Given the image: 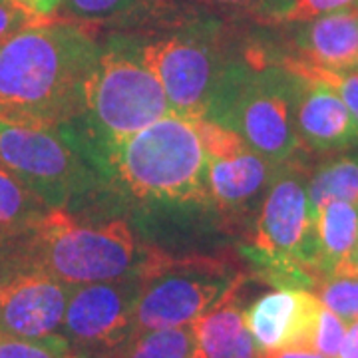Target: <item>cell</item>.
I'll return each instance as SVG.
<instances>
[{"label":"cell","instance_id":"15","mask_svg":"<svg viewBox=\"0 0 358 358\" xmlns=\"http://www.w3.org/2000/svg\"><path fill=\"white\" fill-rule=\"evenodd\" d=\"M299 24L293 36L299 58L331 70L358 68L357 6H346Z\"/></svg>","mask_w":358,"mask_h":358},{"label":"cell","instance_id":"34","mask_svg":"<svg viewBox=\"0 0 358 358\" xmlns=\"http://www.w3.org/2000/svg\"><path fill=\"white\" fill-rule=\"evenodd\" d=\"M0 2H8V0H0Z\"/></svg>","mask_w":358,"mask_h":358},{"label":"cell","instance_id":"12","mask_svg":"<svg viewBox=\"0 0 358 358\" xmlns=\"http://www.w3.org/2000/svg\"><path fill=\"white\" fill-rule=\"evenodd\" d=\"M72 287L48 273L13 263L0 275V334L42 338L62 329Z\"/></svg>","mask_w":358,"mask_h":358},{"label":"cell","instance_id":"30","mask_svg":"<svg viewBox=\"0 0 358 358\" xmlns=\"http://www.w3.org/2000/svg\"><path fill=\"white\" fill-rule=\"evenodd\" d=\"M16 2L24 4L26 8H30L32 13L40 14V16H52L62 0H16Z\"/></svg>","mask_w":358,"mask_h":358},{"label":"cell","instance_id":"33","mask_svg":"<svg viewBox=\"0 0 358 358\" xmlns=\"http://www.w3.org/2000/svg\"><path fill=\"white\" fill-rule=\"evenodd\" d=\"M355 6H357V8H358V0H357V2H355Z\"/></svg>","mask_w":358,"mask_h":358},{"label":"cell","instance_id":"16","mask_svg":"<svg viewBox=\"0 0 358 358\" xmlns=\"http://www.w3.org/2000/svg\"><path fill=\"white\" fill-rule=\"evenodd\" d=\"M192 358H259L243 310L233 296L192 322Z\"/></svg>","mask_w":358,"mask_h":358},{"label":"cell","instance_id":"31","mask_svg":"<svg viewBox=\"0 0 358 358\" xmlns=\"http://www.w3.org/2000/svg\"><path fill=\"white\" fill-rule=\"evenodd\" d=\"M259 358H324L317 350H308V348H293V350H281V352H267V355H259Z\"/></svg>","mask_w":358,"mask_h":358},{"label":"cell","instance_id":"28","mask_svg":"<svg viewBox=\"0 0 358 358\" xmlns=\"http://www.w3.org/2000/svg\"><path fill=\"white\" fill-rule=\"evenodd\" d=\"M352 2H357V0H293V6L285 14L282 22H294V24L307 22L313 18H319L322 14L346 8Z\"/></svg>","mask_w":358,"mask_h":358},{"label":"cell","instance_id":"19","mask_svg":"<svg viewBox=\"0 0 358 358\" xmlns=\"http://www.w3.org/2000/svg\"><path fill=\"white\" fill-rule=\"evenodd\" d=\"M346 201L358 207V154L324 162L308 179V203L313 217L322 205Z\"/></svg>","mask_w":358,"mask_h":358},{"label":"cell","instance_id":"26","mask_svg":"<svg viewBox=\"0 0 358 358\" xmlns=\"http://www.w3.org/2000/svg\"><path fill=\"white\" fill-rule=\"evenodd\" d=\"M346 331H348V322L322 305L313 334V350H317L324 358H338Z\"/></svg>","mask_w":358,"mask_h":358},{"label":"cell","instance_id":"29","mask_svg":"<svg viewBox=\"0 0 358 358\" xmlns=\"http://www.w3.org/2000/svg\"><path fill=\"white\" fill-rule=\"evenodd\" d=\"M338 358H358V319L348 324L345 343L338 352Z\"/></svg>","mask_w":358,"mask_h":358},{"label":"cell","instance_id":"9","mask_svg":"<svg viewBox=\"0 0 358 358\" xmlns=\"http://www.w3.org/2000/svg\"><path fill=\"white\" fill-rule=\"evenodd\" d=\"M245 275L215 257L171 259L157 251L143 271L134 334L192 324L235 296Z\"/></svg>","mask_w":358,"mask_h":358},{"label":"cell","instance_id":"6","mask_svg":"<svg viewBox=\"0 0 358 358\" xmlns=\"http://www.w3.org/2000/svg\"><path fill=\"white\" fill-rule=\"evenodd\" d=\"M145 68L157 78L171 114L201 120L225 68L227 54L223 26L193 10L178 24L154 32H126Z\"/></svg>","mask_w":358,"mask_h":358},{"label":"cell","instance_id":"3","mask_svg":"<svg viewBox=\"0 0 358 358\" xmlns=\"http://www.w3.org/2000/svg\"><path fill=\"white\" fill-rule=\"evenodd\" d=\"M13 243L20 245L16 265L40 268L72 289L143 271L157 255L124 219L88 223L66 209H50Z\"/></svg>","mask_w":358,"mask_h":358},{"label":"cell","instance_id":"25","mask_svg":"<svg viewBox=\"0 0 358 358\" xmlns=\"http://www.w3.org/2000/svg\"><path fill=\"white\" fill-rule=\"evenodd\" d=\"M207 8L257 22H282L293 0H195Z\"/></svg>","mask_w":358,"mask_h":358},{"label":"cell","instance_id":"32","mask_svg":"<svg viewBox=\"0 0 358 358\" xmlns=\"http://www.w3.org/2000/svg\"><path fill=\"white\" fill-rule=\"evenodd\" d=\"M338 277H355V279H358V241L357 247H355V253L350 257V261L346 263L345 271Z\"/></svg>","mask_w":358,"mask_h":358},{"label":"cell","instance_id":"14","mask_svg":"<svg viewBox=\"0 0 358 358\" xmlns=\"http://www.w3.org/2000/svg\"><path fill=\"white\" fill-rule=\"evenodd\" d=\"M296 136L313 152H338L358 145V124L341 96L319 80L301 76L294 106Z\"/></svg>","mask_w":358,"mask_h":358},{"label":"cell","instance_id":"20","mask_svg":"<svg viewBox=\"0 0 358 358\" xmlns=\"http://www.w3.org/2000/svg\"><path fill=\"white\" fill-rule=\"evenodd\" d=\"M192 324L131 334L114 358H192Z\"/></svg>","mask_w":358,"mask_h":358},{"label":"cell","instance_id":"10","mask_svg":"<svg viewBox=\"0 0 358 358\" xmlns=\"http://www.w3.org/2000/svg\"><path fill=\"white\" fill-rule=\"evenodd\" d=\"M143 271L72 289L60 334L78 358H114L128 343L143 289Z\"/></svg>","mask_w":358,"mask_h":358},{"label":"cell","instance_id":"5","mask_svg":"<svg viewBox=\"0 0 358 358\" xmlns=\"http://www.w3.org/2000/svg\"><path fill=\"white\" fill-rule=\"evenodd\" d=\"M171 114L157 78L145 68L126 32L102 44L88 80L84 112L72 126L102 171L103 155L134 134ZM103 178V176H102Z\"/></svg>","mask_w":358,"mask_h":358},{"label":"cell","instance_id":"1","mask_svg":"<svg viewBox=\"0 0 358 358\" xmlns=\"http://www.w3.org/2000/svg\"><path fill=\"white\" fill-rule=\"evenodd\" d=\"M102 44L94 26L48 20L0 44V120L60 126L84 112Z\"/></svg>","mask_w":358,"mask_h":358},{"label":"cell","instance_id":"11","mask_svg":"<svg viewBox=\"0 0 358 358\" xmlns=\"http://www.w3.org/2000/svg\"><path fill=\"white\" fill-rule=\"evenodd\" d=\"M207 154V203L223 213H245L263 203L281 166L241 136L209 120H192Z\"/></svg>","mask_w":358,"mask_h":358},{"label":"cell","instance_id":"17","mask_svg":"<svg viewBox=\"0 0 358 358\" xmlns=\"http://www.w3.org/2000/svg\"><path fill=\"white\" fill-rule=\"evenodd\" d=\"M358 241V207L346 201L322 205L315 215L317 271L320 277H338Z\"/></svg>","mask_w":358,"mask_h":358},{"label":"cell","instance_id":"18","mask_svg":"<svg viewBox=\"0 0 358 358\" xmlns=\"http://www.w3.org/2000/svg\"><path fill=\"white\" fill-rule=\"evenodd\" d=\"M48 211L50 207L0 166V245L20 239Z\"/></svg>","mask_w":358,"mask_h":358},{"label":"cell","instance_id":"2","mask_svg":"<svg viewBox=\"0 0 358 358\" xmlns=\"http://www.w3.org/2000/svg\"><path fill=\"white\" fill-rule=\"evenodd\" d=\"M299 82V74L271 62L265 50L247 48L227 64L201 120L235 131L277 166L291 164L303 148L294 124Z\"/></svg>","mask_w":358,"mask_h":358},{"label":"cell","instance_id":"27","mask_svg":"<svg viewBox=\"0 0 358 358\" xmlns=\"http://www.w3.org/2000/svg\"><path fill=\"white\" fill-rule=\"evenodd\" d=\"M48 20H52V16H40L16 0L0 2V44L30 26L44 24Z\"/></svg>","mask_w":358,"mask_h":358},{"label":"cell","instance_id":"8","mask_svg":"<svg viewBox=\"0 0 358 358\" xmlns=\"http://www.w3.org/2000/svg\"><path fill=\"white\" fill-rule=\"evenodd\" d=\"M0 166L50 209L70 211L103 181L88 148L68 124L0 120Z\"/></svg>","mask_w":358,"mask_h":358},{"label":"cell","instance_id":"13","mask_svg":"<svg viewBox=\"0 0 358 358\" xmlns=\"http://www.w3.org/2000/svg\"><path fill=\"white\" fill-rule=\"evenodd\" d=\"M322 303L310 291L277 289L243 313L259 355L293 348L313 350V334Z\"/></svg>","mask_w":358,"mask_h":358},{"label":"cell","instance_id":"21","mask_svg":"<svg viewBox=\"0 0 358 358\" xmlns=\"http://www.w3.org/2000/svg\"><path fill=\"white\" fill-rule=\"evenodd\" d=\"M281 64L299 76L307 78V80H319L329 88H333L341 96V100L345 102L348 112L352 114L355 122L358 124V68L331 70V68L310 64L299 56H287V58H282Z\"/></svg>","mask_w":358,"mask_h":358},{"label":"cell","instance_id":"4","mask_svg":"<svg viewBox=\"0 0 358 358\" xmlns=\"http://www.w3.org/2000/svg\"><path fill=\"white\" fill-rule=\"evenodd\" d=\"M102 176L138 201L207 203V154L192 120L167 114L103 155Z\"/></svg>","mask_w":358,"mask_h":358},{"label":"cell","instance_id":"7","mask_svg":"<svg viewBox=\"0 0 358 358\" xmlns=\"http://www.w3.org/2000/svg\"><path fill=\"white\" fill-rule=\"evenodd\" d=\"M243 255L259 277L277 289L313 291L322 279L317 271L315 217L308 203V179L285 164L265 195L255 235Z\"/></svg>","mask_w":358,"mask_h":358},{"label":"cell","instance_id":"24","mask_svg":"<svg viewBox=\"0 0 358 358\" xmlns=\"http://www.w3.org/2000/svg\"><path fill=\"white\" fill-rule=\"evenodd\" d=\"M0 358H78L60 333L42 338H16L0 334Z\"/></svg>","mask_w":358,"mask_h":358},{"label":"cell","instance_id":"23","mask_svg":"<svg viewBox=\"0 0 358 358\" xmlns=\"http://www.w3.org/2000/svg\"><path fill=\"white\" fill-rule=\"evenodd\" d=\"M310 293L348 324L358 319V279L355 277H322Z\"/></svg>","mask_w":358,"mask_h":358},{"label":"cell","instance_id":"22","mask_svg":"<svg viewBox=\"0 0 358 358\" xmlns=\"http://www.w3.org/2000/svg\"><path fill=\"white\" fill-rule=\"evenodd\" d=\"M150 0H62V18L78 24L96 26L122 22Z\"/></svg>","mask_w":358,"mask_h":358}]
</instances>
